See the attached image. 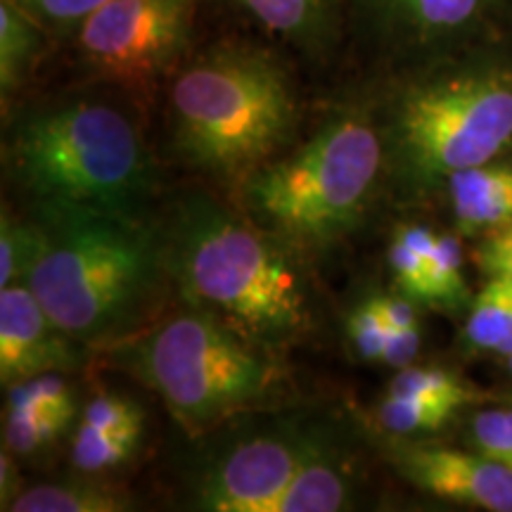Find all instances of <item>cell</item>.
I'll use <instances>...</instances> for the list:
<instances>
[{
  "label": "cell",
  "instance_id": "obj_1",
  "mask_svg": "<svg viewBox=\"0 0 512 512\" xmlns=\"http://www.w3.org/2000/svg\"><path fill=\"white\" fill-rule=\"evenodd\" d=\"M384 181L403 200L512 152V48L505 41L415 64L375 105Z\"/></svg>",
  "mask_w": 512,
  "mask_h": 512
},
{
  "label": "cell",
  "instance_id": "obj_2",
  "mask_svg": "<svg viewBox=\"0 0 512 512\" xmlns=\"http://www.w3.org/2000/svg\"><path fill=\"white\" fill-rule=\"evenodd\" d=\"M166 271L190 309L271 351L311 335V285L290 247L204 190L178 197L162 230Z\"/></svg>",
  "mask_w": 512,
  "mask_h": 512
},
{
  "label": "cell",
  "instance_id": "obj_3",
  "mask_svg": "<svg viewBox=\"0 0 512 512\" xmlns=\"http://www.w3.org/2000/svg\"><path fill=\"white\" fill-rule=\"evenodd\" d=\"M38 256L24 280L48 316L83 347L133 337L155 309L164 238L145 219L67 202H36Z\"/></svg>",
  "mask_w": 512,
  "mask_h": 512
},
{
  "label": "cell",
  "instance_id": "obj_4",
  "mask_svg": "<svg viewBox=\"0 0 512 512\" xmlns=\"http://www.w3.org/2000/svg\"><path fill=\"white\" fill-rule=\"evenodd\" d=\"M169 121L171 143L185 164L242 185L287 150L299 126V100L278 55L223 41L174 76Z\"/></svg>",
  "mask_w": 512,
  "mask_h": 512
},
{
  "label": "cell",
  "instance_id": "obj_5",
  "mask_svg": "<svg viewBox=\"0 0 512 512\" xmlns=\"http://www.w3.org/2000/svg\"><path fill=\"white\" fill-rule=\"evenodd\" d=\"M384 181L375 105L351 102L325 117L297 150L283 152L240 185L259 228L290 249H328L361 226Z\"/></svg>",
  "mask_w": 512,
  "mask_h": 512
},
{
  "label": "cell",
  "instance_id": "obj_6",
  "mask_svg": "<svg viewBox=\"0 0 512 512\" xmlns=\"http://www.w3.org/2000/svg\"><path fill=\"white\" fill-rule=\"evenodd\" d=\"M15 181L36 202H67L145 219L155 164L133 119L95 98L24 112L5 143Z\"/></svg>",
  "mask_w": 512,
  "mask_h": 512
},
{
  "label": "cell",
  "instance_id": "obj_7",
  "mask_svg": "<svg viewBox=\"0 0 512 512\" xmlns=\"http://www.w3.org/2000/svg\"><path fill=\"white\" fill-rule=\"evenodd\" d=\"M112 351L114 361L145 382L190 434L268 406L287 387L275 351L190 306Z\"/></svg>",
  "mask_w": 512,
  "mask_h": 512
},
{
  "label": "cell",
  "instance_id": "obj_8",
  "mask_svg": "<svg viewBox=\"0 0 512 512\" xmlns=\"http://www.w3.org/2000/svg\"><path fill=\"white\" fill-rule=\"evenodd\" d=\"M200 0H105L76 31L88 74L133 93L169 76L190 46Z\"/></svg>",
  "mask_w": 512,
  "mask_h": 512
},
{
  "label": "cell",
  "instance_id": "obj_9",
  "mask_svg": "<svg viewBox=\"0 0 512 512\" xmlns=\"http://www.w3.org/2000/svg\"><path fill=\"white\" fill-rule=\"evenodd\" d=\"M366 34L408 67L505 41L512 0H347Z\"/></svg>",
  "mask_w": 512,
  "mask_h": 512
},
{
  "label": "cell",
  "instance_id": "obj_10",
  "mask_svg": "<svg viewBox=\"0 0 512 512\" xmlns=\"http://www.w3.org/2000/svg\"><path fill=\"white\" fill-rule=\"evenodd\" d=\"M335 439L316 422H280L247 434L216 456L195 484V508L273 512L297 472Z\"/></svg>",
  "mask_w": 512,
  "mask_h": 512
},
{
  "label": "cell",
  "instance_id": "obj_11",
  "mask_svg": "<svg viewBox=\"0 0 512 512\" xmlns=\"http://www.w3.org/2000/svg\"><path fill=\"white\" fill-rule=\"evenodd\" d=\"M384 456L408 484L425 494L479 510L512 512V470L475 448L458 451L389 437Z\"/></svg>",
  "mask_w": 512,
  "mask_h": 512
},
{
  "label": "cell",
  "instance_id": "obj_12",
  "mask_svg": "<svg viewBox=\"0 0 512 512\" xmlns=\"http://www.w3.org/2000/svg\"><path fill=\"white\" fill-rule=\"evenodd\" d=\"M81 342L55 325L29 285L0 287V380L5 387L81 366Z\"/></svg>",
  "mask_w": 512,
  "mask_h": 512
},
{
  "label": "cell",
  "instance_id": "obj_13",
  "mask_svg": "<svg viewBox=\"0 0 512 512\" xmlns=\"http://www.w3.org/2000/svg\"><path fill=\"white\" fill-rule=\"evenodd\" d=\"M453 226L463 238L482 235L512 223V162H494L456 171L444 183Z\"/></svg>",
  "mask_w": 512,
  "mask_h": 512
},
{
  "label": "cell",
  "instance_id": "obj_14",
  "mask_svg": "<svg viewBox=\"0 0 512 512\" xmlns=\"http://www.w3.org/2000/svg\"><path fill=\"white\" fill-rule=\"evenodd\" d=\"M242 15L306 55H328L339 41L342 0H233Z\"/></svg>",
  "mask_w": 512,
  "mask_h": 512
},
{
  "label": "cell",
  "instance_id": "obj_15",
  "mask_svg": "<svg viewBox=\"0 0 512 512\" xmlns=\"http://www.w3.org/2000/svg\"><path fill=\"white\" fill-rule=\"evenodd\" d=\"M356 486L354 463L337 444V439H332L297 472L285 494L278 498L273 512L347 510L354 505Z\"/></svg>",
  "mask_w": 512,
  "mask_h": 512
},
{
  "label": "cell",
  "instance_id": "obj_16",
  "mask_svg": "<svg viewBox=\"0 0 512 512\" xmlns=\"http://www.w3.org/2000/svg\"><path fill=\"white\" fill-rule=\"evenodd\" d=\"M48 31L15 0H0V93L15 95L43 53Z\"/></svg>",
  "mask_w": 512,
  "mask_h": 512
},
{
  "label": "cell",
  "instance_id": "obj_17",
  "mask_svg": "<svg viewBox=\"0 0 512 512\" xmlns=\"http://www.w3.org/2000/svg\"><path fill=\"white\" fill-rule=\"evenodd\" d=\"M463 339L472 351L508 358L512 354V280L491 275L467 306Z\"/></svg>",
  "mask_w": 512,
  "mask_h": 512
},
{
  "label": "cell",
  "instance_id": "obj_18",
  "mask_svg": "<svg viewBox=\"0 0 512 512\" xmlns=\"http://www.w3.org/2000/svg\"><path fill=\"white\" fill-rule=\"evenodd\" d=\"M126 491L95 482H55L24 489L12 512H121L131 510Z\"/></svg>",
  "mask_w": 512,
  "mask_h": 512
},
{
  "label": "cell",
  "instance_id": "obj_19",
  "mask_svg": "<svg viewBox=\"0 0 512 512\" xmlns=\"http://www.w3.org/2000/svg\"><path fill=\"white\" fill-rule=\"evenodd\" d=\"M437 235L418 223L396 226L389 245V271L403 297L415 304L430 306V264Z\"/></svg>",
  "mask_w": 512,
  "mask_h": 512
},
{
  "label": "cell",
  "instance_id": "obj_20",
  "mask_svg": "<svg viewBox=\"0 0 512 512\" xmlns=\"http://www.w3.org/2000/svg\"><path fill=\"white\" fill-rule=\"evenodd\" d=\"M460 411L463 408L448 401L384 394L375 406V425L389 437L413 439L444 430Z\"/></svg>",
  "mask_w": 512,
  "mask_h": 512
},
{
  "label": "cell",
  "instance_id": "obj_21",
  "mask_svg": "<svg viewBox=\"0 0 512 512\" xmlns=\"http://www.w3.org/2000/svg\"><path fill=\"white\" fill-rule=\"evenodd\" d=\"M143 430H98L79 425L72 444V463L83 475H100L126 465L138 451Z\"/></svg>",
  "mask_w": 512,
  "mask_h": 512
},
{
  "label": "cell",
  "instance_id": "obj_22",
  "mask_svg": "<svg viewBox=\"0 0 512 512\" xmlns=\"http://www.w3.org/2000/svg\"><path fill=\"white\" fill-rule=\"evenodd\" d=\"M463 245L453 233H439L430 264V306L456 313L470 306V287L465 283Z\"/></svg>",
  "mask_w": 512,
  "mask_h": 512
},
{
  "label": "cell",
  "instance_id": "obj_23",
  "mask_svg": "<svg viewBox=\"0 0 512 512\" xmlns=\"http://www.w3.org/2000/svg\"><path fill=\"white\" fill-rule=\"evenodd\" d=\"M394 396H420V399H437L456 403L465 408L479 401V394L470 384L460 380L451 370L437 366H406L392 377L387 384V392Z\"/></svg>",
  "mask_w": 512,
  "mask_h": 512
},
{
  "label": "cell",
  "instance_id": "obj_24",
  "mask_svg": "<svg viewBox=\"0 0 512 512\" xmlns=\"http://www.w3.org/2000/svg\"><path fill=\"white\" fill-rule=\"evenodd\" d=\"M8 411L74 420L76 401L67 380L57 373H43L8 387Z\"/></svg>",
  "mask_w": 512,
  "mask_h": 512
},
{
  "label": "cell",
  "instance_id": "obj_25",
  "mask_svg": "<svg viewBox=\"0 0 512 512\" xmlns=\"http://www.w3.org/2000/svg\"><path fill=\"white\" fill-rule=\"evenodd\" d=\"M38 235L36 223H22L8 211H3L0 221V287L24 283L38 256Z\"/></svg>",
  "mask_w": 512,
  "mask_h": 512
},
{
  "label": "cell",
  "instance_id": "obj_26",
  "mask_svg": "<svg viewBox=\"0 0 512 512\" xmlns=\"http://www.w3.org/2000/svg\"><path fill=\"white\" fill-rule=\"evenodd\" d=\"M72 420L50 418V415H27V413H5L3 441L12 456H34L46 451L69 430Z\"/></svg>",
  "mask_w": 512,
  "mask_h": 512
},
{
  "label": "cell",
  "instance_id": "obj_27",
  "mask_svg": "<svg viewBox=\"0 0 512 512\" xmlns=\"http://www.w3.org/2000/svg\"><path fill=\"white\" fill-rule=\"evenodd\" d=\"M470 444L496 463L512 470V408H486L472 415Z\"/></svg>",
  "mask_w": 512,
  "mask_h": 512
},
{
  "label": "cell",
  "instance_id": "obj_28",
  "mask_svg": "<svg viewBox=\"0 0 512 512\" xmlns=\"http://www.w3.org/2000/svg\"><path fill=\"white\" fill-rule=\"evenodd\" d=\"M48 34L76 36L88 17L105 0H15Z\"/></svg>",
  "mask_w": 512,
  "mask_h": 512
},
{
  "label": "cell",
  "instance_id": "obj_29",
  "mask_svg": "<svg viewBox=\"0 0 512 512\" xmlns=\"http://www.w3.org/2000/svg\"><path fill=\"white\" fill-rule=\"evenodd\" d=\"M81 425L98 430H143L145 413L140 403L128 396L100 394L86 406Z\"/></svg>",
  "mask_w": 512,
  "mask_h": 512
},
{
  "label": "cell",
  "instance_id": "obj_30",
  "mask_svg": "<svg viewBox=\"0 0 512 512\" xmlns=\"http://www.w3.org/2000/svg\"><path fill=\"white\" fill-rule=\"evenodd\" d=\"M347 332L351 339V347H354V351L363 358V361L382 363L384 347H387L392 330L382 323V318L377 316L373 304L363 302L354 313H351Z\"/></svg>",
  "mask_w": 512,
  "mask_h": 512
},
{
  "label": "cell",
  "instance_id": "obj_31",
  "mask_svg": "<svg viewBox=\"0 0 512 512\" xmlns=\"http://www.w3.org/2000/svg\"><path fill=\"white\" fill-rule=\"evenodd\" d=\"M475 261L479 271L491 275H505L512 280V223L491 230L479 238L475 247Z\"/></svg>",
  "mask_w": 512,
  "mask_h": 512
},
{
  "label": "cell",
  "instance_id": "obj_32",
  "mask_svg": "<svg viewBox=\"0 0 512 512\" xmlns=\"http://www.w3.org/2000/svg\"><path fill=\"white\" fill-rule=\"evenodd\" d=\"M373 304V309L377 311V316L382 318V323L387 325L392 332L399 330H408V328H418V311H415V302H411L403 294H375V297L368 299Z\"/></svg>",
  "mask_w": 512,
  "mask_h": 512
},
{
  "label": "cell",
  "instance_id": "obj_33",
  "mask_svg": "<svg viewBox=\"0 0 512 512\" xmlns=\"http://www.w3.org/2000/svg\"><path fill=\"white\" fill-rule=\"evenodd\" d=\"M418 351H420V325L418 328L392 332V335H389L387 347H384L382 363L394 370H401L406 366H413Z\"/></svg>",
  "mask_w": 512,
  "mask_h": 512
},
{
  "label": "cell",
  "instance_id": "obj_34",
  "mask_svg": "<svg viewBox=\"0 0 512 512\" xmlns=\"http://www.w3.org/2000/svg\"><path fill=\"white\" fill-rule=\"evenodd\" d=\"M12 453L5 448L3 458H0V501H3V510H8L15 498L22 494V482H19L17 467L12 463Z\"/></svg>",
  "mask_w": 512,
  "mask_h": 512
},
{
  "label": "cell",
  "instance_id": "obj_35",
  "mask_svg": "<svg viewBox=\"0 0 512 512\" xmlns=\"http://www.w3.org/2000/svg\"><path fill=\"white\" fill-rule=\"evenodd\" d=\"M505 366H508V373L512 375V354H510L508 358H505Z\"/></svg>",
  "mask_w": 512,
  "mask_h": 512
}]
</instances>
